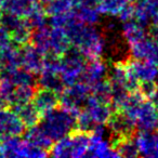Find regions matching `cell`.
Returning a JSON list of instances; mask_svg holds the SVG:
<instances>
[{"instance_id": "obj_37", "label": "cell", "mask_w": 158, "mask_h": 158, "mask_svg": "<svg viewBox=\"0 0 158 158\" xmlns=\"http://www.w3.org/2000/svg\"><path fill=\"white\" fill-rule=\"evenodd\" d=\"M49 1H51V0H38V2H40L41 5H46V3L49 2Z\"/></svg>"}, {"instance_id": "obj_28", "label": "cell", "mask_w": 158, "mask_h": 158, "mask_svg": "<svg viewBox=\"0 0 158 158\" xmlns=\"http://www.w3.org/2000/svg\"><path fill=\"white\" fill-rule=\"evenodd\" d=\"M36 87L31 86H16L15 91L13 93V97L10 102L9 106L13 107L16 105H21V104H25L31 102L34 99V95L36 93Z\"/></svg>"}, {"instance_id": "obj_21", "label": "cell", "mask_w": 158, "mask_h": 158, "mask_svg": "<svg viewBox=\"0 0 158 158\" xmlns=\"http://www.w3.org/2000/svg\"><path fill=\"white\" fill-rule=\"evenodd\" d=\"M70 46L65 31L60 27L51 26L50 29V52L62 55Z\"/></svg>"}, {"instance_id": "obj_35", "label": "cell", "mask_w": 158, "mask_h": 158, "mask_svg": "<svg viewBox=\"0 0 158 158\" xmlns=\"http://www.w3.org/2000/svg\"><path fill=\"white\" fill-rule=\"evenodd\" d=\"M7 105H8V104L6 103V101L2 99V98H1V95H0V110H5L6 106H7Z\"/></svg>"}, {"instance_id": "obj_38", "label": "cell", "mask_w": 158, "mask_h": 158, "mask_svg": "<svg viewBox=\"0 0 158 158\" xmlns=\"http://www.w3.org/2000/svg\"><path fill=\"white\" fill-rule=\"evenodd\" d=\"M0 157H1V142H0Z\"/></svg>"}, {"instance_id": "obj_1", "label": "cell", "mask_w": 158, "mask_h": 158, "mask_svg": "<svg viewBox=\"0 0 158 158\" xmlns=\"http://www.w3.org/2000/svg\"><path fill=\"white\" fill-rule=\"evenodd\" d=\"M63 29L70 44L80 49L89 60L102 57L104 53L103 34L102 31L95 28L94 25L85 24L73 11L72 19Z\"/></svg>"}, {"instance_id": "obj_13", "label": "cell", "mask_w": 158, "mask_h": 158, "mask_svg": "<svg viewBox=\"0 0 158 158\" xmlns=\"http://www.w3.org/2000/svg\"><path fill=\"white\" fill-rule=\"evenodd\" d=\"M140 156L158 158V132L139 131L135 135Z\"/></svg>"}, {"instance_id": "obj_27", "label": "cell", "mask_w": 158, "mask_h": 158, "mask_svg": "<svg viewBox=\"0 0 158 158\" xmlns=\"http://www.w3.org/2000/svg\"><path fill=\"white\" fill-rule=\"evenodd\" d=\"M24 139H20V136L7 139L1 142V157H21Z\"/></svg>"}, {"instance_id": "obj_15", "label": "cell", "mask_w": 158, "mask_h": 158, "mask_svg": "<svg viewBox=\"0 0 158 158\" xmlns=\"http://www.w3.org/2000/svg\"><path fill=\"white\" fill-rule=\"evenodd\" d=\"M33 103L41 115H44V113L60 105V94L52 90L39 87L34 95Z\"/></svg>"}, {"instance_id": "obj_3", "label": "cell", "mask_w": 158, "mask_h": 158, "mask_svg": "<svg viewBox=\"0 0 158 158\" xmlns=\"http://www.w3.org/2000/svg\"><path fill=\"white\" fill-rule=\"evenodd\" d=\"M91 141V133L75 129L64 138L53 143L49 156L59 158L86 157Z\"/></svg>"}, {"instance_id": "obj_2", "label": "cell", "mask_w": 158, "mask_h": 158, "mask_svg": "<svg viewBox=\"0 0 158 158\" xmlns=\"http://www.w3.org/2000/svg\"><path fill=\"white\" fill-rule=\"evenodd\" d=\"M38 125L53 142H56L77 128V114L59 105L44 113Z\"/></svg>"}, {"instance_id": "obj_10", "label": "cell", "mask_w": 158, "mask_h": 158, "mask_svg": "<svg viewBox=\"0 0 158 158\" xmlns=\"http://www.w3.org/2000/svg\"><path fill=\"white\" fill-rule=\"evenodd\" d=\"M127 67L141 81L145 80H156L158 77V65L147 60L129 59L126 62Z\"/></svg>"}, {"instance_id": "obj_11", "label": "cell", "mask_w": 158, "mask_h": 158, "mask_svg": "<svg viewBox=\"0 0 158 158\" xmlns=\"http://www.w3.org/2000/svg\"><path fill=\"white\" fill-rule=\"evenodd\" d=\"M22 50V65L24 68L39 75L44 68V53L36 48L31 42L21 47Z\"/></svg>"}, {"instance_id": "obj_32", "label": "cell", "mask_w": 158, "mask_h": 158, "mask_svg": "<svg viewBox=\"0 0 158 158\" xmlns=\"http://www.w3.org/2000/svg\"><path fill=\"white\" fill-rule=\"evenodd\" d=\"M12 44H14L12 40L11 34L0 25V49L7 48V47L11 46Z\"/></svg>"}, {"instance_id": "obj_24", "label": "cell", "mask_w": 158, "mask_h": 158, "mask_svg": "<svg viewBox=\"0 0 158 158\" xmlns=\"http://www.w3.org/2000/svg\"><path fill=\"white\" fill-rule=\"evenodd\" d=\"M50 29L51 25H47L31 31V44L44 54L50 52Z\"/></svg>"}, {"instance_id": "obj_18", "label": "cell", "mask_w": 158, "mask_h": 158, "mask_svg": "<svg viewBox=\"0 0 158 158\" xmlns=\"http://www.w3.org/2000/svg\"><path fill=\"white\" fill-rule=\"evenodd\" d=\"M121 28H123V36L130 46L144 39L147 36V27L139 23L134 16L126 22H123Z\"/></svg>"}, {"instance_id": "obj_17", "label": "cell", "mask_w": 158, "mask_h": 158, "mask_svg": "<svg viewBox=\"0 0 158 158\" xmlns=\"http://www.w3.org/2000/svg\"><path fill=\"white\" fill-rule=\"evenodd\" d=\"M38 86L44 89H49L61 94L66 88L61 76V73L52 72V70L42 69L38 75Z\"/></svg>"}, {"instance_id": "obj_22", "label": "cell", "mask_w": 158, "mask_h": 158, "mask_svg": "<svg viewBox=\"0 0 158 158\" xmlns=\"http://www.w3.org/2000/svg\"><path fill=\"white\" fill-rule=\"evenodd\" d=\"M24 140L27 141L28 143L36 145V146H39L44 149L47 151H50V148L53 145V141L44 132V130L40 128V126L35 125L33 127H29L28 129L25 131L24 134Z\"/></svg>"}, {"instance_id": "obj_8", "label": "cell", "mask_w": 158, "mask_h": 158, "mask_svg": "<svg viewBox=\"0 0 158 158\" xmlns=\"http://www.w3.org/2000/svg\"><path fill=\"white\" fill-rule=\"evenodd\" d=\"M134 119L139 131H154L158 125V107L153 101L145 100L139 107Z\"/></svg>"}, {"instance_id": "obj_29", "label": "cell", "mask_w": 158, "mask_h": 158, "mask_svg": "<svg viewBox=\"0 0 158 158\" xmlns=\"http://www.w3.org/2000/svg\"><path fill=\"white\" fill-rule=\"evenodd\" d=\"M75 7L74 0H51L44 5V11L49 16L70 12Z\"/></svg>"}, {"instance_id": "obj_34", "label": "cell", "mask_w": 158, "mask_h": 158, "mask_svg": "<svg viewBox=\"0 0 158 158\" xmlns=\"http://www.w3.org/2000/svg\"><path fill=\"white\" fill-rule=\"evenodd\" d=\"M151 100L154 102V104H155V105L158 107V86H157V89H156V92H155V94L153 95V98H152Z\"/></svg>"}, {"instance_id": "obj_20", "label": "cell", "mask_w": 158, "mask_h": 158, "mask_svg": "<svg viewBox=\"0 0 158 158\" xmlns=\"http://www.w3.org/2000/svg\"><path fill=\"white\" fill-rule=\"evenodd\" d=\"M37 3L38 0H5L1 8L5 12L16 14L21 18H26Z\"/></svg>"}, {"instance_id": "obj_14", "label": "cell", "mask_w": 158, "mask_h": 158, "mask_svg": "<svg viewBox=\"0 0 158 158\" xmlns=\"http://www.w3.org/2000/svg\"><path fill=\"white\" fill-rule=\"evenodd\" d=\"M0 66L3 72H11L22 65V50L16 44H12L7 48L0 49Z\"/></svg>"}, {"instance_id": "obj_25", "label": "cell", "mask_w": 158, "mask_h": 158, "mask_svg": "<svg viewBox=\"0 0 158 158\" xmlns=\"http://www.w3.org/2000/svg\"><path fill=\"white\" fill-rule=\"evenodd\" d=\"M75 15L79 20L88 25H95L101 20L102 13L98 7H86V6H76L73 9Z\"/></svg>"}, {"instance_id": "obj_19", "label": "cell", "mask_w": 158, "mask_h": 158, "mask_svg": "<svg viewBox=\"0 0 158 158\" xmlns=\"http://www.w3.org/2000/svg\"><path fill=\"white\" fill-rule=\"evenodd\" d=\"M11 108L19 115V117L21 118V120L23 121L26 128L37 125L41 119V113L37 110L33 101L25 104H21V105L13 106Z\"/></svg>"}, {"instance_id": "obj_7", "label": "cell", "mask_w": 158, "mask_h": 158, "mask_svg": "<svg viewBox=\"0 0 158 158\" xmlns=\"http://www.w3.org/2000/svg\"><path fill=\"white\" fill-rule=\"evenodd\" d=\"M106 125L112 133L121 138L134 136L138 130L134 118L123 110H114Z\"/></svg>"}, {"instance_id": "obj_12", "label": "cell", "mask_w": 158, "mask_h": 158, "mask_svg": "<svg viewBox=\"0 0 158 158\" xmlns=\"http://www.w3.org/2000/svg\"><path fill=\"white\" fill-rule=\"evenodd\" d=\"M86 157H98V158H108V157H119L118 153L115 151L110 142V138L101 135L91 134V141L89 145Z\"/></svg>"}, {"instance_id": "obj_26", "label": "cell", "mask_w": 158, "mask_h": 158, "mask_svg": "<svg viewBox=\"0 0 158 158\" xmlns=\"http://www.w3.org/2000/svg\"><path fill=\"white\" fill-rule=\"evenodd\" d=\"M115 151L118 153L119 157H138L140 156L138 142L135 135L131 138H125L115 146Z\"/></svg>"}, {"instance_id": "obj_33", "label": "cell", "mask_w": 158, "mask_h": 158, "mask_svg": "<svg viewBox=\"0 0 158 158\" xmlns=\"http://www.w3.org/2000/svg\"><path fill=\"white\" fill-rule=\"evenodd\" d=\"M76 6H86V7H99L101 0H74ZM74 7V8H75Z\"/></svg>"}, {"instance_id": "obj_39", "label": "cell", "mask_w": 158, "mask_h": 158, "mask_svg": "<svg viewBox=\"0 0 158 158\" xmlns=\"http://www.w3.org/2000/svg\"><path fill=\"white\" fill-rule=\"evenodd\" d=\"M3 1H5V0H0V6L2 5V2H3Z\"/></svg>"}, {"instance_id": "obj_30", "label": "cell", "mask_w": 158, "mask_h": 158, "mask_svg": "<svg viewBox=\"0 0 158 158\" xmlns=\"http://www.w3.org/2000/svg\"><path fill=\"white\" fill-rule=\"evenodd\" d=\"M98 123L92 118L89 112L84 108L81 112H79L77 114V128L76 129L80 130V131L88 132V133H92L94 128L97 127Z\"/></svg>"}, {"instance_id": "obj_16", "label": "cell", "mask_w": 158, "mask_h": 158, "mask_svg": "<svg viewBox=\"0 0 158 158\" xmlns=\"http://www.w3.org/2000/svg\"><path fill=\"white\" fill-rule=\"evenodd\" d=\"M85 108L88 110L89 114L92 116V118L97 123H106L114 112V108L110 103L98 101V100L93 99L91 95L89 97Z\"/></svg>"}, {"instance_id": "obj_9", "label": "cell", "mask_w": 158, "mask_h": 158, "mask_svg": "<svg viewBox=\"0 0 158 158\" xmlns=\"http://www.w3.org/2000/svg\"><path fill=\"white\" fill-rule=\"evenodd\" d=\"M107 77H108L107 65L102 60V57H99V59H90L88 60L86 67H85L84 72H82L80 81L85 82L89 87H91L92 85L101 81L103 79H106Z\"/></svg>"}, {"instance_id": "obj_5", "label": "cell", "mask_w": 158, "mask_h": 158, "mask_svg": "<svg viewBox=\"0 0 158 158\" xmlns=\"http://www.w3.org/2000/svg\"><path fill=\"white\" fill-rule=\"evenodd\" d=\"M91 94L90 87L82 81L68 86L60 94V105L70 112L78 114L87 105Z\"/></svg>"}, {"instance_id": "obj_40", "label": "cell", "mask_w": 158, "mask_h": 158, "mask_svg": "<svg viewBox=\"0 0 158 158\" xmlns=\"http://www.w3.org/2000/svg\"><path fill=\"white\" fill-rule=\"evenodd\" d=\"M156 130H157V132H158V125H157V128H156Z\"/></svg>"}, {"instance_id": "obj_36", "label": "cell", "mask_w": 158, "mask_h": 158, "mask_svg": "<svg viewBox=\"0 0 158 158\" xmlns=\"http://www.w3.org/2000/svg\"><path fill=\"white\" fill-rule=\"evenodd\" d=\"M2 77H3V69H2V67L0 66V82H1V79H2Z\"/></svg>"}, {"instance_id": "obj_4", "label": "cell", "mask_w": 158, "mask_h": 158, "mask_svg": "<svg viewBox=\"0 0 158 158\" xmlns=\"http://www.w3.org/2000/svg\"><path fill=\"white\" fill-rule=\"evenodd\" d=\"M61 76L66 87L80 81L81 74L88 62V57L80 49L70 44L69 48L61 55Z\"/></svg>"}, {"instance_id": "obj_31", "label": "cell", "mask_w": 158, "mask_h": 158, "mask_svg": "<svg viewBox=\"0 0 158 158\" xmlns=\"http://www.w3.org/2000/svg\"><path fill=\"white\" fill-rule=\"evenodd\" d=\"M157 86H158V84L156 82V80H145V81L140 82L139 91H140V93L145 99L149 100L155 94Z\"/></svg>"}, {"instance_id": "obj_6", "label": "cell", "mask_w": 158, "mask_h": 158, "mask_svg": "<svg viewBox=\"0 0 158 158\" xmlns=\"http://www.w3.org/2000/svg\"><path fill=\"white\" fill-rule=\"evenodd\" d=\"M25 125L12 108L0 110V142L13 136H20L25 132Z\"/></svg>"}, {"instance_id": "obj_23", "label": "cell", "mask_w": 158, "mask_h": 158, "mask_svg": "<svg viewBox=\"0 0 158 158\" xmlns=\"http://www.w3.org/2000/svg\"><path fill=\"white\" fill-rule=\"evenodd\" d=\"M3 75L9 77L16 86L36 87L38 85L37 75L24 67H19L11 72H3Z\"/></svg>"}]
</instances>
